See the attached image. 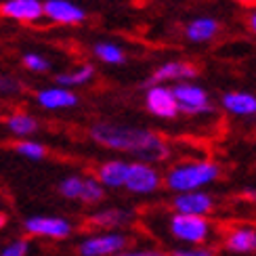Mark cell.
Instances as JSON below:
<instances>
[{
  "instance_id": "1",
  "label": "cell",
  "mask_w": 256,
  "mask_h": 256,
  "mask_svg": "<svg viewBox=\"0 0 256 256\" xmlns=\"http://www.w3.org/2000/svg\"><path fill=\"white\" fill-rule=\"evenodd\" d=\"M88 136L94 145L132 156L136 158V162L162 164L168 158H172L170 143L160 132H154L149 128L101 120L88 128Z\"/></svg>"
},
{
  "instance_id": "2",
  "label": "cell",
  "mask_w": 256,
  "mask_h": 256,
  "mask_svg": "<svg viewBox=\"0 0 256 256\" xmlns=\"http://www.w3.org/2000/svg\"><path fill=\"white\" fill-rule=\"evenodd\" d=\"M164 187L170 194H185V191H202L220 178V166L214 160H185L172 164L162 172Z\"/></svg>"
},
{
  "instance_id": "3",
  "label": "cell",
  "mask_w": 256,
  "mask_h": 256,
  "mask_svg": "<svg viewBox=\"0 0 256 256\" xmlns=\"http://www.w3.org/2000/svg\"><path fill=\"white\" fill-rule=\"evenodd\" d=\"M168 238L183 246H204L214 238V222L208 216H191L172 212L166 220Z\"/></svg>"
},
{
  "instance_id": "4",
  "label": "cell",
  "mask_w": 256,
  "mask_h": 256,
  "mask_svg": "<svg viewBox=\"0 0 256 256\" xmlns=\"http://www.w3.org/2000/svg\"><path fill=\"white\" fill-rule=\"evenodd\" d=\"M130 246V236L124 231H97L82 238L78 244L80 256H116Z\"/></svg>"
},
{
  "instance_id": "5",
  "label": "cell",
  "mask_w": 256,
  "mask_h": 256,
  "mask_svg": "<svg viewBox=\"0 0 256 256\" xmlns=\"http://www.w3.org/2000/svg\"><path fill=\"white\" fill-rule=\"evenodd\" d=\"M172 94L176 99L178 114L185 116H208L214 112L212 99L204 86H200L194 80L189 82H178L172 86Z\"/></svg>"
},
{
  "instance_id": "6",
  "label": "cell",
  "mask_w": 256,
  "mask_h": 256,
  "mask_svg": "<svg viewBox=\"0 0 256 256\" xmlns=\"http://www.w3.org/2000/svg\"><path fill=\"white\" fill-rule=\"evenodd\" d=\"M164 185L162 172L158 170L156 164H147V162H130L128 166V174H126V183L124 189L132 196H154L158 194Z\"/></svg>"
},
{
  "instance_id": "7",
  "label": "cell",
  "mask_w": 256,
  "mask_h": 256,
  "mask_svg": "<svg viewBox=\"0 0 256 256\" xmlns=\"http://www.w3.org/2000/svg\"><path fill=\"white\" fill-rule=\"evenodd\" d=\"M24 231L30 238H42V240H68L74 233L72 220L63 218V216H46V214H38V216H30L24 222Z\"/></svg>"
},
{
  "instance_id": "8",
  "label": "cell",
  "mask_w": 256,
  "mask_h": 256,
  "mask_svg": "<svg viewBox=\"0 0 256 256\" xmlns=\"http://www.w3.org/2000/svg\"><path fill=\"white\" fill-rule=\"evenodd\" d=\"M145 110L160 120L178 118V108L172 94V86H168V84H149L145 90Z\"/></svg>"
},
{
  "instance_id": "9",
  "label": "cell",
  "mask_w": 256,
  "mask_h": 256,
  "mask_svg": "<svg viewBox=\"0 0 256 256\" xmlns=\"http://www.w3.org/2000/svg\"><path fill=\"white\" fill-rule=\"evenodd\" d=\"M170 208H172V212H178V214L210 216L216 208V200L208 191H185V194L172 196Z\"/></svg>"
},
{
  "instance_id": "10",
  "label": "cell",
  "mask_w": 256,
  "mask_h": 256,
  "mask_svg": "<svg viewBox=\"0 0 256 256\" xmlns=\"http://www.w3.org/2000/svg\"><path fill=\"white\" fill-rule=\"evenodd\" d=\"M134 218H136L134 210L122 208V206H110V208L94 210L86 218V222L99 231H120V229L130 227Z\"/></svg>"
},
{
  "instance_id": "11",
  "label": "cell",
  "mask_w": 256,
  "mask_h": 256,
  "mask_svg": "<svg viewBox=\"0 0 256 256\" xmlns=\"http://www.w3.org/2000/svg\"><path fill=\"white\" fill-rule=\"evenodd\" d=\"M198 66L191 61H180V59H174V61H166L162 63L160 68L154 70V74L149 76L147 80V86L149 84H168V82H189V80H196L198 78Z\"/></svg>"
},
{
  "instance_id": "12",
  "label": "cell",
  "mask_w": 256,
  "mask_h": 256,
  "mask_svg": "<svg viewBox=\"0 0 256 256\" xmlns=\"http://www.w3.org/2000/svg\"><path fill=\"white\" fill-rule=\"evenodd\" d=\"M44 17L59 26H80L86 21V10L72 0H46L42 2Z\"/></svg>"
},
{
  "instance_id": "13",
  "label": "cell",
  "mask_w": 256,
  "mask_h": 256,
  "mask_svg": "<svg viewBox=\"0 0 256 256\" xmlns=\"http://www.w3.org/2000/svg\"><path fill=\"white\" fill-rule=\"evenodd\" d=\"M36 103L46 112H63V110H74L80 103V97L72 88L66 86H44L36 92Z\"/></svg>"
},
{
  "instance_id": "14",
  "label": "cell",
  "mask_w": 256,
  "mask_h": 256,
  "mask_svg": "<svg viewBox=\"0 0 256 256\" xmlns=\"http://www.w3.org/2000/svg\"><path fill=\"white\" fill-rule=\"evenodd\" d=\"M0 17L21 24H36L44 17L40 0H2L0 2Z\"/></svg>"
},
{
  "instance_id": "15",
  "label": "cell",
  "mask_w": 256,
  "mask_h": 256,
  "mask_svg": "<svg viewBox=\"0 0 256 256\" xmlns=\"http://www.w3.org/2000/svg\"><path fill=\"white\" fill-rule=\"evenodd\" d=\"M220 108L236 118H254L256 94L248 90H229L220 97Z\"/></svg>"
},
{
  "instance_id": "16",
  "label": "cell",
  "mask_w": 256,
  "mask_h": 256,
  "mask_svg": "<svg viewBox=\"0 0 256 256\" xmlns=\"http://www.w3.org/2000/svg\"><path fill=\"white\" fill-rule=\"evenodd\" d=\"M128 166L130 162H126V160H105L94 170V178L105 189H124Z\"/></svg>"
},
{
  "instance_id": "17",
  "label": "cell",
  "mask_w": 256,
  "mask_h": 256,
  "mask_svg": "<svg viewBox=\"0 0 256 256\" xmlns=\"http://www.w3.org/2000/svg\"><path fill=\"white\" fill-rule=\"evenodd\" d=\"M222 244L233 254H252L256 252V229L250 225H236L225 233Z\"/></svg>"
},
{
  "instance_id": "18",
  "label": "cell",
  "mask_w": 256,
  "mask_h": 256,
  "mask_svg": "<svg viewBox=\"0 0 256 256\" xmlns=\"http://www.w3.org/2000/svg\"><path fill=\"white\" fill-rule=\"evenodd\" d=\"M220 34V24L214 17H196L185 26V38L194 44H206Z\"/></svg>"
},
{
  "instance_id": "19",
  "label": "cell",
  "mask_w": 256,
  "mask_h": 256,
  "mask_svg": "<svg viewBox=\"0 0 256 256\" xmlns=\"http://www.w3.org/2000/svg\"><path fill=\"white\" fill-rule=\"evenodd\" d=\"M4 128L17 138H32L38 132L40 124L36 120V116L17 110V112H10L4 118Z\"/></svg>"
},
{
  "instance_id": "20",
  "label": "cell",
  "mask_w": 256,
  "mask_h": 256,
  "mask_svg": "<svg viewBox=\"0 0 256 256\" xmlns=\"http://www.w3.org/2000/svg\"><path fill=\"white\" fill-rule=\"evenodd\" d=\"M94 66H90V63H82V66L74 68V70H68V72H61L57 74L55 82L59 84V86H66V88H78V86H86V84L92 82L94 78Z\"/></svg>"
},
{
  "instance_id": "21",
  "label": "cell",
  "mask_w": 256,
  "mask_h": 256,
  "mask_svg": "<svg viewBox=\"0 0 256 256\" xmlns=\"http://www.w3.org/2000/svg\"><path fill=\"white\" fill-rule=\"evenodd\" d=\"M92 55L101 63H105V66H124L126 63V50L120 44L108 42V40L92 44Z\"/></svg>"
},
{
  "instance_id": "22",
  "label": "cell",
  "mask_w": 256,
  "mask_h": 256,
  "mask_svg": "<svg viewBox=\"0 0 256 256\" xmlns=\"http://www.w3.org/2000/svg\"><path fill=\"white\" fill-rule=\"evenodd\" d=\"M13 152L24 158V160H32V162H42L46 158L48 149L46 145H42L40 141H34V138H21L13 145Z\"/></svg>"
},
{
  "instance_id": "23",
  "label": "cell",
  "mask_w": 256,
  "mask_h": 256,
  "mask_svg": "<svg viewBox=\"0 0 256 256\" xmlns=\"http://www.w3.org/2000/svg\"><path fill=\"white\" fill-rule=\"evenodd\" d=\"M105 189L101 183L94 176H84V183H82V191H80V200L84 206H97L105 200Z\"/></svg>"
},
{
  "instance_id": "24",
  "label": "cell",
  "mask_w": 256,
  "mask_h": 256,
  "mask_svg": "<svg viewBox=\"0 0 256 256\" xmlns=\"http://www.w3.org/2000/svg\"><path fill=\"white\" fill-rule=\"evenodd\" d=\"M82 183H84V176L82 174H70L66 178L59 180V196L66 198V200H72V202H78L80 200V191H82Z\"/></svg>"
},
{
  "instance_id": "25",
  "label": "cell",
  "mask_w": 256,
  "mask_h": 256,
  "mask_svg": "<svg viewBox=\"0 0 256 256\" xmlns=\"http://www.w3.org/2000/svg\"><path fill=\"white\" fill-rule=\"evenodd\" d=\"M21 63H24V68L32 74H44L50 70V61L40 55V52H26L24 57H21Z\"/></svg>"
},
{
  "instance_id": "26",
  "label": "cell",
  "mask_w": 256,
  "mask_h": 256,
  "mask_svg": "<svg viewBox=\"0 0 256 256\" xmlns=\"http://www.w3.org/2000/svg\"><path fill=\"white\" fill-rule=\"evenodd\" d=\"M28 254H30V240L26 238L13 240L0 250V256H28Z\"/></svg>"
},
{
  "instance_id": "27",
  "label": "cell",
  "mask_w": 256,
  "mask_h": 256,
  "mask_svg": "<svg viewBox=\"0 0 256 256\" xmlns=\"http://www.w3.org/2000/svg\"><path fill=\"white\" fill-rule=\"evenodd\" d=\"M21 90H24V84H21V80L8 76V74H0V94H6V97H10V94H19Z\"/></svg>"
},
{
  "instance_id": "28",
  "label": "cell",
  "mask_w": 256,
  "mask_h": 256,
  "mask_svg": "<svg viewBox=\"0 0 256 256\" xmlns=\"http://www.w3.org/2000/svg\"><path fill=\"white\" fill-rule=\"evenodd\" d=\"M168 256H218L214 248L208 246H185V248H176Z\"/></svg>"
},
{
  "instance_id": "29",
  "label": "cell",
  "mask_w": 256,
  "mask_h": 256,
  "mask_svg": "<svg viewBox=\"0 0 256 256\" xmlns=\"http://www.w3.org/2000/svg\"><path fill=\"white\" fill-rule=\"evenodd\" d=\"M116 256H168L164 250H158V248H126L124 252L120 254H116Z\"/></svg>"
},
{
  "instance_id": "30",
  "label": "cell",
  "mask_w": 256,
  "mask_h": 256,
  "mask_svg": "<svg viewBox=\"0 0 256 256\" xmlns=\"http://www.w3.org/2000/svg\"><path fill=\"white\" fill-rule=\"evenodd\" d=\"M248 28H250V32H252V34L256 36V8L252 10V13H250V17H248Z\"/></svg>"
},
{
  "instance_id": "31",
  "label": "cell",
  "mask_w": 256,
  "mask_h": 256,
  "mask_svg": "<svg viewBox=\"0 0 256 256\" xmlns=\"http://www.w3.org/2000/svg\"><path fill=\"white\" fill-rule=\"evenodd\" d=\"M236 2H240V4H244V6H252V8H256V0H236Z\"/></svg>"
},
{
  "instance_id": "32",
  "label": "cell",
  "mask_w": 256,
  "mask_h": 256,
  "mask_svg": "<svg viewBox=\"0 0 256 256\" xmlns=\"http://www.w3.org/2000/svg\"><path fill=\"white\" fill-rule=\"evenodd\" d=\"M6 222H8V216L4 214V212H0V229H4Z\"/></svg>"
}]
</instances>
